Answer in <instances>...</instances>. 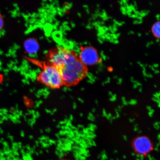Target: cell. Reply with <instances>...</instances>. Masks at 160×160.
Wrapping results in <instances>:
<instances>
[{
  "mask_svg": "<svg viewBox=\"0 0 160 160\" xmlns=\"http://www.w3.org/2000/svg\"><path fill=\"white\" fill-rule=\"evenodd\" d=\"M134 151L140 156H145L152 151L153 145L151 139L145 135H139L134 138L132 142Z\"/></svg>",
  "mask_w": 160,
  "mask_h": 160,
  "instance_id": "obj_3",
  "label": "cell"
},
{
  "mask_svg": "<svg viewBox=\"0 0 160 160\" xmlns=\"http://www.w3.org/2000/svg\"><path fill=\"white\" fill-rule=\"evenodd\" d=\"M79 57L81 61L87 66H93L101 62L97 50L91 46L81 47Z\"/></svg>",
  "mask_w": 160,
  "mask_h": 160,
  "instance_id": "obj_4",
  "label": "cell"
},
{
  "mask_svg": "<svg viewBox=\"0 0 160 160\" xmlns=\"http://www.w3.org/2000/svg\"><path fill=\"white\" fill-rule=\"evenodd\" d=\"M58 160H70L67 159H59Z\"/></svg>",
  "mask_w": 160,
  "mask_h": 160,
  "instance_id": "obj_9",
  "label": "cell"
},
{
  "mask_svg": "<svg viewBox=\"0 0 160 160\" xmlns=\"http://www.w3.org/2000/svg\"><path fill=\"white\" fill-rule=\"evenodd\" d=\"M4 80V76L2 74L0 73V85L3 82Z\"/></svg>",
  "mask_w": 160,
  "mask_h": 160,
  "instance_id": "obj_8",
  "label": "cell"
},
{
  "mask_svg": "<svg viewBox=\"0 0 160 160\" xmlns=\"http://www.w3.org/2000/svg\"><path fill=\"white\" fill-rule=\"evenodd\" d=\"M24 58L29 63L41 69V71L36 77V80L39 83L53 89H59L63 85L61 74L54 66L46 61H41L27 56Z\"/></svg>",
  "mask_w": 160,
  "mask_h": 160,
  "instance_id": "obj_2",
  "label": "cell"
},
{
  "mask_svg": "<svg viewBox=\"0 0 160 160\" xmlns=\"http://www.w3.org/2000/svg\"><path fill=\"white\" fill-rule=\"evenodd\" d=\"M46 61L59 70L63 85L75 86L88 75V67L73 50L58 46L49 50L45 55Z\"/></svg>",
  "mask_w": 160,
  "mask_h": 160,
  "instance_id": "obj_1",
  "label": "cell"
},
{
  "mask_svg": "<svg viewBox=\"0 0 160 160\" xmlns=\"http://www.w3.org/2000/svg\"><path fill=\"white\" fill-rule=\"evenodd\" d=\"M152 31L155 37L160 39V21L157 22L153 25Z\"/></svg>",
  "mask_w": 160,
  "mask_h": 160,
  "instance_id": "obj_6",
  "label": "cell"
},
{
  "mask_svg": "<svg viewBox=\"0 0 160 160\" xmlns=\"http://www.w3.org/2000/svg\"><path fill=\"white\" fill-rule=\"evenodd\" d=\"M25 48L27 51L30 53H34L39 49V44L34 39L27 40L25 43Z\"/></svg>",
  "mask_w": 160,
  "mask_h": 160,
  "instance_id": "obj_5",
  "label": "cell"
},
{
  "mask_svg": "<svg viewBox=\"0 0 160 160\" xmlns=\"http://www.w3.org/2000/svg\"><path fill=\"white\" fill-rule=\"evenodd\" d=\"M4 26V20L3 16L0 13V31L2 29Z\"/></svg>",
  "mask_w": 160,
  "mask_h": 160,
  "instance_id": "obj_7",
  "label": "cell"
}]
</instances>
